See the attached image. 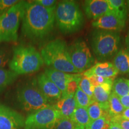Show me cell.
I'll use <instances>...</instances> for the list:
<instances>
[{
  "instance_id": "obj_1",
  "label": "cell",
  "mask_w": 129,
  "mask_h": 129,
  "mask_svg": "<svg viewBox=\"0 0 129 129\" xmlns=\"http://www.w3.org/2000/svg\"><path fill=\"white\" fill-rule=\"evenodd\" d=\"M56 8L44 7L35 1L27 2L22 19V31L24 35L32 40L47 36L54 26Z\"/></svg>"
},
{
  "instance_id": "obj_2",
  "label": "cell",
  "mask_w": 129,
  "mask_h": 129,
  "mask_svg": "<svg viewBox=\"0 0 129 129\" xmlns=\"http://www.w3.org/2000/svg\"><path fill=\"white\" fill-rule=\"evenodd\" d=\"M40 54L48 67L69 74H80L72 64L69 57L68 47L64 40L56 39L41 48Z\"/></svg>"
},
{
  "instance_id": "obj_3",
  "label": "cell",
  "mask_w": 129,
  "mask_h": 129,
  "mask_svg": "<svg viewBox=\"0 0 129 129\" xmlns=\"http://www.w3.org/2000/svg\"><path fill=\"white\" fill-rule=\"evenodd\" d=\"M56 25L62 33L70 34L77 32L84 24V16L80 6L74 1H60L55 10Z\"/></svg>"
},
{
  "instance_id": "obj_4",
  "label": "cell",
  "mask_w": 129,
  "mask_h": 129,
  "mask_svg": "<svg viewBox=\"0 0 129 129\" xmlns=\"http://www.w3.org/2000/svg\"><path fill=\"white\" fill-rule=\"evenodd\" d=\"M43 63L41 54L34 47L20 45L14 48L9 67L17 75H24L37 71Z\"/></svg>"
},
{
  "instance_id": "obj_5",
  "label": "cell",
  "mask_w": 129,
  "mask_h": 129,
  "mask_svg": "<svg viewBox=\"0 0 129 129\" xmlns=\"http://www.w3.org/2000/svg\"><path fill=\"white\" fill-rule=\"evenodd\" d=\"M120 44V36L117 32L96 29L91 34V48L96 59L101 62L114 58Z\"/></svg>"
},
{
  "instance_id": "obj_6",
  "label": "cell",
  "mask_w": 129,
  "mask_h": 129,
  "mask_svg": "<svg viewBox=\"0 0 129 129\" xmlns=\"http://www.w3.org/2000/svg\"><path fill=\"white\" fill-rule=\"evenodd\" d=\"M26 1H19L0 16V42H16L20 21L23 17Z\"/></svg>"
},
{
  "instance_id": "obj_7",
  "label": "cell",
  "mask_w": 129,
  "mask_h": 129,
  "mask_svg": "<svg viewBox=\"0 0 129 129\" xmlns=\"http://www.w3.org/2000/svg\"><path fill=\"white\" fill-rule=\"evenodd\" d=\"M16 99L21 108L35 111L49 107L51 105L36 84H26L18 88Z\"/></svg>"
},
{
  "instance_id": "obj_8",
  "label": "cell",
  "mask_w": 129,
  "mask_h": 129,
  "mask_svg": "<svg viewBox=\"0 0 129 129\" xmlns=\"http://www.w3.org/2000/svg\"><path fill=\"white\" fill-rule=\"evenodd\" d=\"M61 118L59 111L54 106L35 111L25 120V129H54Z\"/></svg>"
},
{
  "instance_id": "obj_9",
  "label": "cell",
  "mask_w": 129,
  "mask_h": 129,
  "mask_svg": "<svg viewBox=\"0 0 129 129\" xmlns=\"http://www.w3.org/2000/svg\"><path fill=\"white\" fill-rule=\"evenodd\" d=\"M71 61L80 74L92 67L94 64V58L86 43L83 39H77L68 47Z\"/></svg>"
},
{
  "instance_id": "obj_10",
  "label": "cell",
  "mask_w": 129,
  "mask_h": 129,
  "mask_svg": "<svg viewBox=\"0 0 129 129\" xmlns=\"http://www.w3.org/2000/svg\"><path fill=\"white\" fill-rule=\"evenodd\" d=\"M126 18L118 13L116 11H114L93 21L92 25L97 29L118 32L125 27Z\"/></svg>"
},
{
  "instance_id": "obj_11",
  "label": "cell",
  "mask_w": 129,
  "mask_h": 129,
  "mask_svg": "<svg viewBox=\"0 0 129 129\" xmlns=\"http://www.w3.org/2000/svg\"><path fill=\"white\" fill-rule=\"evenodd\" d=\"M25 118L16 111L0 104V129H20Z\"/></svg>"
},
{
  "instance_id": "obj_12",
  "label": "cell",
  "mask_w": 129,
  "mask_h": 129,
  "mask_svg": "<svg viewBox=\"0 0 129 129\" xmlns=\"http://www.w3.org/2000/svg\"><path fill=\"white\" fill-rule=\"evenodd\" d=\"M84 11L88 19L93 21L98 20L105 14L114 12V9L107 0H87L85 1Z\"/></svg>"
},
{
  "instance_id": "obj_13",
  "label": "cell",
  "mask_w": 129,
  "mask_h": 129,
  "mask_svg": "<svg viewBox=\"0 0 129 129\" xmlns=\"http://www.w3.org/2000/svg\"><path fill=\"white\" fill-rule=\"evenodd\" d=\"M37 85L49 103L57 102L62 98L60 90L44 73L41 74L37 77Z\"/></svg>"
},
{
  "instance_id": "obj_14",
  "label": "cell",
  "mask_w": 129,
  "mask_h": 129,
  "mask_svg": "<svg viewBox=\"0 0 129 129\" xmlns=\"http://www.w3.org/2000/svg\"><path fill=\"white\" fill-rule=\"evenodd\" d=\"M44 74L60 90L62 93V97L64 96L66 94L68 84L81 74L66 73L51 68L46 69Z\"/></svg>"
},
{
  "instance_id": "obj_15",
  "label": "cell",
  "mask_w": 129,
  "mask_h": 129,
  "mask_svg": "<svg viewBox=\"0 0 129 129\" xmlns=\"http://www.w3.org/2000/svg\"><path fill=\"white\" fill-rule=\"evenodd\" d=\"M118 74V71L112 62H102L95 63L92 67L84 72L82 75L87 77L99 76L106 78L114 79Z\"/></svg>"
},
{
  "instance_id": "obj_16",
  "label": "cell",
  "mask_w": 129,
  "mask_h": 129,
  "mask_svg": "<svg viewBox=\"0 0 129 129\" xmlns=\"http://www.w3.org/2000/svg\"><path fill=\"white\" fill-rule=\"evenodd\" d=\"M54 107L59 111L61 118H71L74 112L77 107L76 102L74 99V96H67L62 97Z\"/></svg>"
},
{
  "instance_id": "obj_17",
  "label": "cell",
  "mask_w": 129,
  "mask_h": 129,
  "mask_svg": "<svg viewBox=\"0 0 129 129\" xmlns=\"http://www.w3.org/2000/svg\"><path fill=\"white\" fill-rule=\"evenodd\" d=\"M112 63L121 74L129 75V52L127 49L122 48L113 58Z\"/></svg>"
},
{
  "instance_id": "obj_18",
  "label": "cell",
  "mask_w": 129,
  "mask_h": 129,
  "mask_svg": "<svg viewBox=\"0 0 129 129\" xmlns=\"http://www.w3.org/2000/svg\"><path fill=\"white\" fill-rule=\"evenodd\" d=\"M113 83H105L94 87L93 99L106 107L108 108V102L112 92Z\"/></svg>"
},
{
  "instance_id": "obj_19",
  "label": "cell",
  "mask_w": 129,
  "mask_h": 129,
  "mask_svg": "<svg viewBox=\"0 0 129 129\" xmlns=\"http://www.w3.org/2000/svg\"><path fill=\"white\" fill-rule=\"evenodd\" d=\"M71 119L78 126L87 128L91 122L87 111V109L77 106Z\"/></svg>"
},
{
  "instance_id": "obj_20",
  "label": "cell",
  "mask_w": 129,
  "mask_h": 129,
  "mask_svg": "<svg viewBox=\"0 0 129 129\" xmlns=\"http://www.w3.org/2000/svg\"><path fill=\"white\" fill-rule=\"evenodd\" d=\"M87 111L91 121L102 117H108L111 118L109 115L108 108L95 101L87 108Z\"/></svg>"
},
{
  "instance_id": "obj_21",
  "label": "cell",
  "mask_w": 129,
  "mask_h": 129,
  "mask_svg": "<svg viewBox=\"0 0 129 129\" xmlns=\"http://www.w3.org/2000/svg\"><path fill=\"white\" fill-rule=\"evenodd\" d=\"M124 109L120 98L112 91L108 102V112L111 119L114 117L121 115Z\"/></svg>"
},
{
  "instance_id": "obj_22",
  "label": "cell",
  "mask_w": 129,
  "mask_h": 129,
  "mask_svg": "<svg viewBox=\"0 0 129 129\" xmlns=\"http://www.w3.org/2000/svg\"><path fill=\"white\" fill-rule=\"evenodd\" d=\"M112 91L119 98L129 94V80L123 78L115 79L113 82Z\"/></svg>"
},
{
  "instance_id": "obj_23",
  "label": "cell",
  "mask_w": 129,
  "mask_h": 129,
  "mask_svg": "<svg viewBox=\"0 0 129 129\" xmlns=\"http://www.w3.org/2000/svg\"><path fill=\"white\" fill-rule=\"evenodd\" d=\"M17 74L12 71L0 69V93L13 83L17 78Z\"/></svg>"
},
{
  "instance_id": "obj_24",
  "label": "cell",
  "mask_w": 129,
  "mask_h": 129,
  "mask_svg": "<svg viewBox=\"0 0 129 129\" xmlns=\"http://www.w3.org/2000/svg\"><path fill=\"white\" fill-rule=\"evenodd\" d=\"M74 99L76 102L77 106L86 109H87L88 106L94 101V99L90 98L79 88H77L76 92L74 94Z\"/></svg>"
},
{
  "instance_id": "obj_25",
  "label": "cell",
  "mask_w": 129,
  "mask_h": 129,
  "mask_svg": "<svg viewBox=\"0 0 129 129\" xmlns=\"http://www.w3.org/2000/svg\"><path fill=\"white\" fill-rule=\"evenodd\" d=\"M78 88H80L84 93L89 96L90 98L93 99V92H94V87L90 82L88 77L83 76L82 75L81 78L78 84Z\"/></svg>"
},
{
  "instance_id": "obj_26",
  "label": "cell",
  "mask_w": 129,
  "mask_h": 129,
  "mask_svg": "<svg viewBox=\"0 0 129 129\" xmlns=\"http://www.w3.org/2000/svg\"><path fill=\"white\" fill-rule=\"evenodd\" d=\"M108 2L114 10L118 13L127 17V8L126 1L123 0H107Z\"/></svg>"
},
{
  "instance_id": "obj_27",
  "label": "cell",
  "mask_w": 129,
  "mask_h": 129,
  "mask_svg": "<svg viewBox=\"0 0 129 129\" xmlns=\"http://www.w3.org/2000/svg\"><path fill=\"white\" fill-rule=\"evenodd\" d=\"M111 118L108 117H102L90 122L88 129H109Z\"/></svg>"
},
{
  "instance_id": "obj_28",
  "label": "cell",
  "mask_w": 129,
  "mask_h": 129,
  "mask_svg": "<svg viewBox=\"0 0 129 129\" xmlns=\"http://www.w3.org/2000/svg\"><path fill=\"white\" fill-rule=\"evenodd\" d=\"M76 124L71 118H62L58 121L54 129H75Z\"/></svg>"
},
{
  "instance_id": "obj_29",
  "label": "cell",
  "mask_w": 129,
  "mask_h": 129,
  "mask_svg": "<svg viewBox=\"0 0 129 129\" xmlns=\"http://www.w3.org/2000/svg\"><path fill=\"white\" fill-rule=\"evenodd\" d=\"M81 74L76 78L74 79L71 81H70L68 84L67 91H66V94L64 96H74L75 92H76L77 88H78V84L80 83V81L81 78ZM63 96V97H64Z\"/></svg>"
},
{
  "instance_id": "obj_30",
  "label": "cell",
  "mask_w": 129,
  "mask_h": 129,
  "mask_svg": "<svg viewBox=\"0 0 129 129\" xmlns=\"http://www.w3.org/2000/svg\"><path fill=\"white\" fill-rule=\"evenodd\" d=\"M88 78H89L90 82L94 87L96 86H98V85L103 84L113 83V82H114V79L106 78L99 76H92L88 77Z\"/></svg>"
},
{
  "instance_id": "obj_31",
  "label": "cell",
  "mask_w": 129,
  "mask_h": 129,
  "mask_svg": "<svg viewBox=\"0 0 129 129\" xmlns=\"http://www.w3.org/2000/svg\"><path fill=\"white\" fill-rule=\"evenodd\" d=\"M17 0H1L0 2V16L17 4Z\"/></svg>"
},
{
  "instance_id": "obj_32",
  "label": "cell",
  "mask_w": 129,
  "mask_h": 129,
  "mask_svg": "<svg viewBox=\"0 0 129 129\" xmlns=\"http://www.w3.org/2000/svg\"><path fill=\"white\" fill-rule=\"evenodd\" d=\"M111 121L117 123L122 129H129V120L122 118L120 115L112 117L111 119Z\"/></svg>"
},
{
  "instance_id": "obj_33",
  "label": "cell",
  "mask_w": 129,
  "mask_h": 129,
  "mask_svg": "<svg viewBox=\"0 0 129 129\" xmlns=\"http://www.w3.org/2000/svg\"><path fill=\"white\" fill-rule=\"evenodd\" d=\"M35 2L46 8L56 7L57 1L55 0H37Z\"/></svg>"
},
{
  "instance_id": "obj_34",
  "label": "cell",
  "mask_w": 129,
  "mask_h": 129,
  "mask_svg": "<svg viewBox=\"0 0 129 129\" xmlns=\"http://www.w3.org/2000/svg\"><path fill=\"white\" fill-rule=\"evenodd\" d=\"M9 55L4 50L0 48V69L4 67L9 62Z\"/></svg>"
},
{
  "instance_id": "obj_35",
  "label": "cell",
  "mask_w": 129,
  "mask_h": 129,
  "mask_svg": "<svg viewBox=\"0 0 129 129\" xmlns=\"http://www.w3.org/2000/svg\"><path fill=\"white\" fill-rule=\"evenodd\" d=\"M120 101L125 109L129 108V94L120 98Z\"/></svg>"
},
{
  "instance_id": "obj_36",
  "label": "cell",
  "mask_w": 129,
  "mask_h": 129,
  "mask_svg": "<svg viewBox=\"0 0 129 129\" xmlns=\"http://www.w3.org/2000/svg\"><path fill=\"white\" fill-rule=\"evenodd\" d=\"M120 117L122 118L125 119V120H129V108L125 109L124 111L122 112L121 115H120Z\"/></svg>"
},
{
  "instance_id": "obj_37",
  "label": "cell",
  "mask_w": 129,
  "mask_h": 129,
  "mask_svg": "<svg viewBox=\"0 0 129 129\" xmlns=\"http://www.w3.org/2000/svg\"><path fill=\"white\" fill-rule=\"evenodd\" d=\"M109 129H122L118 124L115 122L111 121L110 125H109Z\"/></svg>"
},
{
  "instance_id": "obj_38",
  "label": "cell",
  "mask_w": 129,
  "mask_h": 129,
  "mask_svg": "<svg viewBox=\"0 0 129 129\" xmlns=\"http://www.w3.org/2000/svg\"><path fill=\"white\" fill-rule=\"evenodd\" d=\"M125 44H126L127 50L129 52V31L127 35L126 38H125Z\"/></svg>"
},
{
  "instance_id": "obj_39",
  "label": "cell",
  "mask_w": 129,
  "mask_h": 129,
  "mask_svg": "<svg viewBox=\"0 0 129 129\" xmlns=\"http://www.w3.org/2000/svg\"><path fill=\"white\" fill-rule=\"evenodd\" d=\"M126 4H127V10L129 13V0L128 1H126Z\"/></svg>"
},
{
  "instance_id": "obj_40",
  "label": "cell",
  "mask_w": 129,
  "mask_h": 129,
  "mask_svg": "<svg viewBox=\"0 0 129 129\" xmlns=\"http://www.w3.org/2000/svg\"><path fill=\"white\" fill-rule=\"evenodd\" d=\"M75 129H85V128H83V127H80V126H78V125H77Z\"/></svg>"
},
{
  "instance_id": "obj_41",
  "label": "cell",
  "mask_w": 129,
  "mask_h": 129,
  "mask_svg": "<svg viewBox=\"0 0 129 129\" xmlns=\"http://www.w3.org/2000/svg\"><path fill=\"white\" fill-rule=\"evenodd\" d=\"M85 129H88V128H85Z\"/></svg>"
},
{
  "instance_id": "obj_42",
  "label": "cell",
  "mask_w": 129,
  "mask_h": 129,
  "mask_svg": "<svg viewBox=\"0 0 129 129\" xmlns=\"http://www.w3.org/2000/svg\"><path fill=\"white\" fill-rule=\"evenodd\" d=\"M0 2H1V0H0Z\"/></svg>"
}]
</instances>
